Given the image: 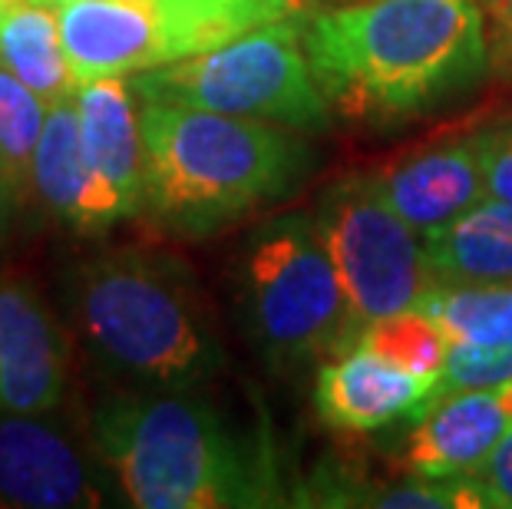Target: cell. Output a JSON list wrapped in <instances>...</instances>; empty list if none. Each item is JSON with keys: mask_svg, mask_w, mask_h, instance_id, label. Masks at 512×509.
<instances>
[{"mask_svg": "<svg viewBox=\"0 0 512 509\" xmlns=\"http://www.w3.org/2000/svg\"><path fill=\"white\" fill-rule=\"evenodd\" d=\"M301 47L331 110L361 123L423 116L483 80L486 17L476 0H351L301 24Z\"/></svg>", "mask_w": 512, "mask_h": 509, "instance_id": "obj_1", "label": "cell"}, {"mask_svg": "<svg viewBox=\"0 0 512 509\" xmlns=\"http://www.w3.org/2000/svg\"><path fill=\"white\" fill-rule=\"evenodd\" d=\"M90 447L139 509L291 506L275 433L192 391H129L93 410Z\"/></svg>", "mask_w": 512, "mask_h": 509, "instance_id": "obj_2", "label": "cell"}, {"mask_svg": "<svg viewBox=\"0 0 512 509\" xmlns=\"http://www.w3.org/2000/svg\"><path fill=\"white\" fill-rule=\"evenodd\" d=\"M146 143L143 212L182 238H209L294 196L314 169L298 129L199 106L139 103Z\"/></svg>", "mask_w": 512, "mask_h": 509, "instance_id": "obj_3", "label": "cell"}, {"mask_svg": "<svg viewBox=\"0 0 512 509\" xmlns=\"http://www.w3.org/2000/svg\"><path fill=\"white\" fill-rule=\"evenodd\" d=\"M76 334L106 371L143 391H195L228 364L199 281L176 255L113 248L67 278Z\"/></svg>", "mask_w": 512, "mask_h": 509, "instance_id": "obj_4", "label": "cell"}, {"mask_svg": "<svg viewBox=\"0 0 512 509\" xmlns=\"http://www.w3.org/2000/svg\"><path fill=\"white\" fill-rule=\"evenodd\" d=\"M245 338L271 371H304L351 348L347 298L314 212L261 222L235 258Z\"/></svg>", "mask_w": 512, "mask_h": 509, "instance_id": "obj_5", "label": "cell"}, {"mask_svg": "<svg viewBox=\"0 0 512 509\" xmlns=\"http://www.w3.org/2000/svg\"><path fill=\"white\" fill-rule=\"evenodd\" d=\"M294 20V14L268 20L195 57L136 73L129 83L139 103L199 106L298 133H324L331 126V103L314 77Z\"/></svg>", "mask_w": 512, "mask_h": 509, "instance_id": "obj_6", "label": "cell"}, {"mask_svg": "<svg viewBox=\"0 0 512 509\" xmlns=\"http://www.w3.org/2000/svg\"><path fill=\"white\" fill-rule=\"evenodd\" d=\"M278 17L275 0H73L60 30L83 83L169 67Z\"/></svg>", "mask_w": 512, "mask_h": 509, "instance_id": "obj_7", "label": "cell"}, {"mask_svg": "<svg viewBox=\"0 0 512 509\" xmlns=\"http://www.w3.org/2000/svg\"><path fill=\"white\" fill-rule=\"evenodd\" d=\"M314 219L341 278L354 334L377 318L417 308L437 288L420 235L380 196L367 172L337 179Z\"/></svg>", "mask_w": 512, "mask_h": 509, "instance_id": "obj_8", "label": "cell"}, {"mask_svg": "<svg viewBox=\"0 0 512 509\" xmlns=\"http://www.w3.org/2000/svg\"><path fill=\"white\" fill-rule=\"evenodd\" d=\"M116 480L63 427L40 414H0V506L83 509L113 500Z\"/></svg>", "mask_w": 512, "mask_h": 509, "instance_id": "obj_9", "label": "cell"}, {"mask_svg": "<svg viewBox=\"0 0 512 509\" xmlns=\"http://www.w3.org/2000/svg\"><path fill=\"white\" fill-rule=\"evenodd\" d=\"M70 341L37 291L0 285V414H50L67 397Z\"/></svg>", "mask_w": 512, "mask_h": 509, "instance_id": "obj_10", "label": "cell"}, {"mask_svg": "<svg viewBox=\"0 0 512 509\" xmlns=\"http://www.w3.org/2000/svg\"><path fill=\"white\" fill-rule=\"evenodd\" d=\"M506 433H512V381L470 387L413 420L403 467L410 480L470 476L483 467Z\"/></svg>", "mask_w": 512, "mask_h": 509, "instance_id": "obj_11", "label": "cell"}, {"mask_svg": "<svg viewBox=\"0 0 512 509\" xmlns=\"http://www.w3.org/2000/svg\"><path fill=\"white\" fill-rule=\"evenodd\" d=\"M367 176L420 238L440 232L443 225L489 199L473 133L417 149Z\"/></svg>", "mask_w": 512, "mask_h": 509, "instance_id": "obj_12", "label": "cell"}, {"mask_svg": "<svg viewBox=\"0 0 512 509\" xmlns=\"http://www.w3.org/2000/svg\"><path fill=\"white\" fill-rule=\"evenodd\" d=\"M80 116V146L100 186L123 205L126 215L143 212L146 143L139 96L129 77L83 80L73 93Z\"/></svg>", "mask_w": 512, "mask_h": 509, "instance_id": "obj_13", "label": "cell"}, {"mask_svg": "<svg viewBox=\"0 0 512 509\" xmlns=\"http://www.w3.org/2000/svg\"><path fill=\"white\" fill-rule=\"evenodd\" d=\"M427 381L384 357L351 348L328 357L314 377V407L344 433H370L407 420L427 394Z\"/></svg>", "mask_w": 512, "mask_h": 509, "instance_id": "obj_14", "label": "cell"}, {"mask_svg": "<svg viewBox=\"0 0 512 509\" xmlns=\"http://www.w3.org/2000/svg\"><path fill=\"white\" fill-rule=\"evenodd\" d=\"M30 186H34L37 199L76 232H103L129 219L123 205L100 186V179L86 166L73 96L50 103L47 126H43L34 153V169H30Z\"/></svg>", "mask_w": 512, "mask_h": 509, "instance_id": "obj_15", "label": "cell"}, {"mask_svg": "<svg viewBox=\"0 0 512 509\" xmlns=\"http://www.w3.org/2000/svg\"><path fill=\"white\" fill-rule=\"evenodd\" d=\"M433 285H512V202L483 199L423 238Z\"/></svg>", "mask_w": 512, "mask_h": 509, "instance_id": "obj_16", "label": "cell"}, {"mask_svg": "<svg viewBox=\"0 0 512 509\" xmlns=\"http://www.w3.org/2000/svg\"><path fill=\"white\" fill-rule=\"evenodd\" d=\"M0 67L24 80L47 103L67 100L80 90V77L63 43L60 7L14 0L0 17Z\"/></svg>", "mask_w": 512, "mask_h": 509, "instance_id": "obj_17", "label": "cell"}, {"mask_svg": "<svg viewBox=\"0 0 512 509\" xmlns=\"http://www.w3.org/2000/svg\"><path fill=\"white\" fill-rule=\"evenodd\" d=\"M417 308L443 324L450 344L496 348L512 341V285H437Z\"/></svg>", "mask_w": 512, "mask_h": 509, "instance_id": "obj_18", "label": "cell"}, {"mask_svg": "<svg viewBox=\"0 0 512 509\" xmlns=\"http://www.w3.org/2000/svg\"><path fill=\"white\" fill-rule=\"evenodd\" d=\"M351 348L384 357V361L397 364L403 371L417 374L427 384H433L446 367L450 334H446L443 324L437 318H430L427 311L407 308V311L387 314V318L364 324V328L354 334Z\"/></svg>", "mask_w": 512, "mask_h": 509, "instance_id": "obj_19", "label": "cell"}, {"mask_svg": "<svg viewBox=\"0 0 512 509\" xmlns=\"http://www.w3.org/2000/svg\"><path fill=\"white\" fill-rule=\"evenodd\" d=\"M47 113L50 103L37 90L0 67V159L17 172L24 186H30V169H34Z\"/></svg>", "mask_w": 512, "mask_h": 509, "instance_id": "obj_20", "label": "cell"}, {"mask_svg": "<svg viewBox=\"0 0 512 509\" xmlns=\"http://www.w3.org/2000/svg\"><path fill=\"white\" fill-rule=\"evenodd\" d=\"M512 381V341L496 344V348H483V344H450L443 374L427 387V394L410 414V420L423 417L440 400L470 391V387H493Z\"/></svg>", "mask_w": 512, "mask_h": 509, "instance_id": "obj_21", "label": "cell"}, {"mask_svg": "<svg viewBox=\"0 0 512 509\" xmlns=\"http://www.w3.org/2000/svg\"><path fill=\"white\" fill-rule=\"evenodd\" d=\"M450 486L460 509H512V433H506L476 473L453 476Z\"/></svg>", "mask_w": 512, "mask_h": 509, "instance_id": "obj_22", "label": "cell"}, {"mask_svg": "<svg viewBox=\"0 0 512 509\" xmlns=\"http://www.w3.org/2000/svg\"><path fill=\"white\" fill-rule=\"evenodd\" d=\"M489 199L512 202V113L473 129Z\"/></svg>", "mask_w": 512, "mask_h": 509, "instance_id": "obj_23", "label": "cell"}, {"mask_svg": "<svg viewBox=\"0 0 512 509\" xmlns=\"http://www.w3.org/2000/svg\"><path fill=\"white\" fill-rule=\"evenodd\" d=\"M489 63L512 77V0H483Z\"/></svg>", "mask_w": 512, "mask_h": 509, "instance_id": "obj_24", "label": "cell"}, {"mask_svg": "<svg viewBox=\"0 0 512 509\" xmlns=\"http://www.w3.org/2000/svg\"><path fill=\"white\" fill-rule=\"evenodd\" d=\"M24 182L17 179V172L0 159V235L7 232V225L14 222V215L20 209V199H24Z\"/></svg>", "mask_w": 512, "mask_h": 509, "instance_id": "obj_25", "label": "cell"}, {"mask_svg": "<svg viewBox=\"0 0 512 509\" xmlns=\"http://www.w3.org/2000/svg\"><path fill=\"white\" fill-rule=\"evenodd\" d=\"M275 4H278L281 10H288V14H298V10H301V4H304V0H275Z\"/></svg>", "mask_w": 512, "mask_h": 509, "instance_id": "obj_26", "label": "cell"}, {"mask_svg": "<svg viewBox=\"0 0 512 509\" xmlns=\"http://www.w3.org/2000/svg\"><path fill=\"white\" fill-rule=\"evenodd\" d=\"M10 4H14V0H0V17H4V10H7Z\"/></svg>", "mask_w": 512, "mask_h": 509, "instance_id": "obj_27", "label": "cell"}, {"mask_svg": "<svg viewBox=\"0 0 512 509\" xmlns=\"http://www.w3.org/2000/svg\"><path fill=\"white\" fill-rule=\"evenodd\" d=\"M37 4H53V7H57V0H37Z\"/></svg>", "mask_w": 512, "mask_h": 509, "instance_id": "obj_28", "label": "cell"}, {"mask_svg": "<svg viewBox=\"0 0 512 509\" xmlns=\"http://www.w3.org/2000/svg\"><path fill=\"white\" fill-rule=\"evenodd\" d=\"M63 4H73V0H57V7H63Z\"/></svg>", "mask_w": 512, "mask_h": 509, "instance_id": "obj_29", "label": "cell"}]
</instances>
